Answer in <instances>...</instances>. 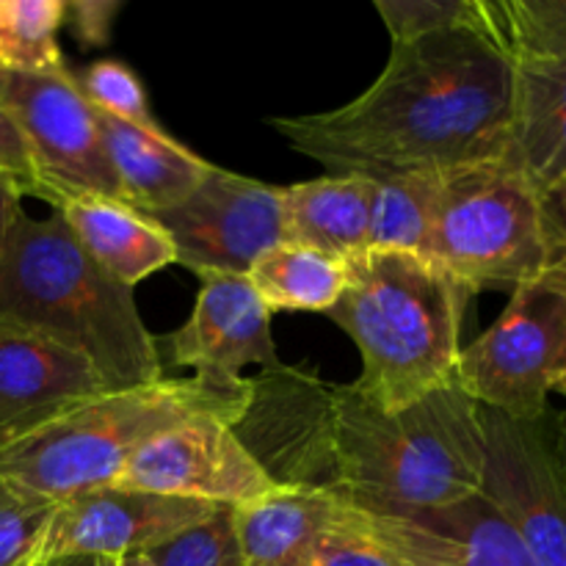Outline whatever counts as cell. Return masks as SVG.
Listing matches in <instances>:
<instances>
[{
  "mask_svg": "<svg viewBox=\"0 0 566 566\" xmlns=\"http://www.w3.org/2000/svg\"><path fill=\"white\" fill-rule=\"evenodd\" d=\"M232 429L276 484L318 490L357 512H431L484 486L481 407L459 385L392 412L357 381L332 385L280 365L249 379Z\"/></svg>",
  "mask_w": 566,
  "mask_h": 566,
  "instance_id": "obj_1",
  "label": "cell"
},
{
  "mask_svg": "<svg viewBox=\"0 0 566 566\" xmlns=\"http://www.w3.org/2000/svg\"><path fill=\"white\" fill-rule=\"evenodd\" d=\"M514 72L481 25L392 42L381 75L352 103L269 125L329 175H448L506 155Z\"/></svg>",
  "mask_w": 566,
  "mask_h": 566,
  "instance_id": "obj_2",
  "label": "cell"
},
{
  "mask_svg": "<svg viewBox=\"0 0 566 566\" xmlns=\"http://www.w3.org/2000/svg\"><path fill=\"white\" fill-rule=\"evenodd\" d=\"M0 326L42 335L86 357L114 390L164 379L158 340L133 287L105 274L55 210H22L0 247Z\"/></svg>",
  "mask_w": 566,
  "mask_h": 566,
  "instance_id": "obj_3",
  "label": "cell"
},
{
  "mask_svg": "<svg viewBox=\"0 0 566 566\" xmlns=\"http://www.w3.org/2000/svg\"><path fill=\"white\" fill-rule=\"evenodd\" d=\"M346 269V291L326 315L357 343L359 390L398 412L457 385L473 293L420 254L368 252Z\"/></svg>",
  "mask_w": 566,
  "mask_h": 566,
  "instance_id": "obj_4",
  "label": "cell"
},
{
  "mask_svg": "<svg viewBox=\"0 0 566 566\" xmlns=\"http://www.w3.org/2000/svg\"><path fill=\"white\" fill-rule=\"evenodd\" d=\"M247 403L249 392H216L193 376L111 390L48 429L0 448V484L42 503L103 490L164 431L205 415L235 426Z\"/></svg>",
  "mask_w": 566,
  "mask_h": 566,
  "instance_id": "obj_5",
  "label": "cell"
},
{
  "mask_svg": "<svg viewBox=\"0 0 566 566\" xmlns=\"http://www.w3.org/2000/svg\"><path fill=\"white\" fill-rule=\"evenodd\" d=\"M564 235L551 202L509 155L442 175L426 260L464 291H514L553 263Z\"/></svg>",
  "mask_w": 566,
  "mask_h": 566,
  "instance_id": "obj_6",
  "label": "cell"
},
{
  "mask_svg": "<svg viewBox=\"0 0 566 566\" xmlns=\"http://www.w3.org/2000/svg\"><path fill=\"white\" fill-rule=\"evenodd\" d=\"M564 368L566 235L553 263L514 287L495 324L462 348L457 385L479 407L528 420L545 412L547 396L556 392Z\"/></svg>",
  "mask_w": 566,
  "mask_h": 566,
  "instance_id": "obj_7",
  "label": "cell"
},
{
  "mask_svg": "<svg viewBox=\"0 0 566 566\" xmlns=\"http://www.w3.org/2000/svg\"><path fill=\"white\" fill-rule=\"evenodd\" d=\"M514 72L506 155L551 197L566 177V0H486Z\"/></svg>",
  "mask_w": 566,
  "mask_h": 566,
  "instance_id": "obj_8",
  "label": "cell"
},
{
  "mask_svg": "<svg viewBox=\"0 0 566 566\" xmlns=\"http://www.w3.org/2000/svg\"><path fill=\"white\" fill-rule=\"evenodd\" d=\"M0 103L25 142L39 199L61 205L81 197L119 199L114 166L99 136L97 111L70 70H0Z\"/></svg>",
  "mask_w": 566,
  "mask_h": 566,
  "instance_id": "obj_9",
  "label": "cell"
},
{
  "mask_svg": "<svg viewBox=\"0 0 566 566\" xmlns=\"http://www.w3.org/2000/svg\"><path fill=\"white\" fill-rule=\"evenodd\" d=\"M484 492L514 525L539 566H566V457L553 409L517 420L481 407Z\"/></svg>",
  "mask_w": 566,
  "mask_h": 566,
  "instance_id": "obj_10",
  "label": "cell"
},
{
  "mask_svg": "<svg viewBox=\"0 0 566 566\" xmlns=\"http://www.w3.org/2000/svg\"><path fill=\"white\" fill-rule=\"evenodd\" d=\"M149 219L175 247V265L202 274L247 276L254 260L287 241L285 188L213 166L188 199Z\"/></svg>",
  "mask_w": 566,
  "mask_h": 566,
  "instance_id": "obj_11",
  "label": "cell"
},
{
  "mask_svg": "<svg viewBox=\"0 0 566 566\" xmlns=\"http://www.w3.org/2000/svg\"><path fill=\"white\" fill-rule=\"evenodd\" d=\"M111 486L235 509L280 490L232 423L205 415L155 437Z\"/></svg>",
  "mask_w": 566,
  "mask_h": 566,
  "instance_id": "obj_12",
  "label": "cell"
},
{
  "mask_svg": "<svg viewBox=\"0 0 566 566\" xmlns=\"http://www.w3.org/2000/svg\"><path fill=\"white\" fill-rule=\"evenodd\" d=\"M199 282L191 315L166 337L171 363L191 368L193 379L210 390L241 396L249 392L243 368L276 370L282 365L271 337V313L247 276L202 274Z\"/></svg>",
  "mask_w": 566,
  "mask_h": 566,
  "instance_id": "obj_13",
  "label": "cell"
},
{
  "mask_svg": "<svg viewBox=\"0 0 566 566\" xmlns=\"http://www.w3.org/2000/svg\"><path fill=\"white\" fill-rule=\"evenodd\" d=\"M219 509L224 506L119 486L83 492L53 506L39 562L61 556L125 558L147 553L180 531L205 523Z\"/></svg>",
  "mask_w": 566,
  "mask_h": 566,
  "instance_id": "obj_14",
  "label": "cell"
},
{
  "mask_svg": "<svg viewBox=\"0 0 566 566\" xmlns=\"http://www.w3.org/2000/svg\"><path fill=\"white\" fill-rule=\"evenodd\" d=\"M348 512L396 566H539L484 492L431 512Z\"/></svg>",
  "mask_w": 566,
  "mask_h": 566,
  "instance_id": "obj_15",
  "label": "cell"
},
{
  "mask_svg": "<svg viewBox=\"0 0 566 566\" xmlns=\"http://www.w3.org/2000/svg\"><path fill=\"white\" fill-rule=\"evenodd\" d=\"M114 387L81 354L0 326V448L14 446Z\"/></svg>",
  "mask_w": 566,
  "mask_h": 566,
  "instance_id": "obj_16",
  "label": "cell"
},
{
  "mask_svg": "<svg viewBox=\"0 0 566 566\" xmlns=\"http://www.w3.org/2000/svg\"><path fill=\"white\" fill-rule=\"evenodd\" d=\"M99 136L119 182L122 202L138 213H160L193 193L213 164L199 158L164 127H138L97 111Z\"/></svg>",
  "mask_w": 566,
  "mask_h": 566,
  "instance_id": "obj_17",
  "label": "cell"
},
{
  "mask_svg": "<svg viewBox=\"0 0 566 566\" xmlns=\"http://www.w3.org/2000/svg\"><path fill=\"white\" fill-rule=\"evenodd\" d=\"M340 503L307 486H285L232 509L243 566H315Z\"/></svg>",
  "mask_w": 566,
  "mask_h": 566,
  "instance_id": "obj_18",
  "label": "cell"
},
{
  "mask_svg": "<svg viewBox=\"0 0 566 566\" xmlns=\"http://www.w3.org/2000/svg\"><path fill=\"white\" fill-rule=\"evenodd\" d=\"M379 182L365 175H329L285 188L287 241L340 263L370 252Z\"/></svg>",
  "mask_w": 566,
  "mask_h": 566,
  "instance_id": "obj_19",
  "label": "cell"
},
{
  "mask_svg": "<svg viewBox=\"0 0 566 566\" xmlns=\"http://www.w3.org/2000/svg\"><path fill=\"white\" fill-rule=\"evenodd\" d=\"M59 213L83 252L122 285L133 287L177 263L164 227L119 199L81 197Z\"/></svg>",
  "mask_w": 566,
  "mask_h": 566,
  "instance_id": "obj_20",
  "label": "cell"
},
{
  "mask_svg": "<svg viewBox=\"0 0 566 566\" xmlns=\"http://www.w3.org/2000/svg\"><path fill=\"white\" fill-rule=\"evenodd\" d=\"M247 280L265 304L269 313H329L343 296L348 269L340 260L304 247L296 241H282L265 249Z\"/></svg>",
  "mask_w": 566,
  "mask_h": 566,
  "instance_id": "obj_21",
  "label": "cell"
},
{
  "mask_svg": "<svg viewBox=\"0 0 566 566\" xmlns=\"http://www.w3.org/2000/svg\"><path fill=\"white\" fill-rule=\"evenodd\" d=\"M442 175L379 177L370 252L426 254Z\"/></svg>",
  "mask_w": 566,
  "mask_h": 566,
  "instance_id": "obj_22",
  "label": "cell"
},
{
  "mask_svg": "<svg viewBox=\"0 0 566 566\" xmlns=\"http://www.w3.org/2000/svg\"><path fill=\"white\" fill-rule=\"evenodd\" d=\"M64 14V0H0V70H64L59 48Z\"/></svg>",
  "mask_w": 566,
  "mask_h": 566,
  "instance_id": "obj_23",
  "label": "cell"
},
{
  "mask_svg": "<svg viewBox=\"0 0 566 566\" xmlns=\"http://www.w3.org/2000/svg\"><path fill=\"white\" fill-rule=\"evenodd\" d=\"M376 11L390 44L484 22V0H376Z\"/></svg>",
  "mask_w": 566,
  "mask_h": 566,
  "instance_id": "obj_24",
  "label": "cell"
},
{
  "mask_svg": "<svg viewBox=\"0 0 566 566\" xmlns=\"http://www.w3.org/2000/svg\"><path fill=\"white\" fill-rule=\"evenodd\" d=\"M83 97L94 111L108 114L114 119L130 122L138 127H160L149 108L144 83L136 72L116 59H99L88 64L81 75H75Z\"/></svg>",
  "mask_w": 566,
  "mask_h": 566,
  "instance_id": "obj_25",
  "label": "cell"
},
{
  "mask_svg": "<svg viewBox=\"0 0 566 566\" xmlns=\"http://www.w3.org/2000/svg\"><path fill=\"white\" fill-rule=\"evenodd\" d=\"M147 556L155 566H243L232 531V509H219L205 523L155 545Z\"/></svg>",
  "mask_w": 566,
  "mask_h": 566,
  "instance_id": "obj_26",
  "label": "cell"
},
{
  "mask_svg": "<svg viewBox=\"0 0 566 566\" xmlns=\"http://www.w3.org/2000/svg\"><path fill=\"white\" fill-rule=\"evenodd\" d=\"M55 503L31 501L0 484V566H33Z\"/></svg>",
  "mask_w": 566,
  "mask_h": 566,
  "instance_id": "obj_27",
  "label": "cell"
},
{
  "mask_svg": "<svg viewBox=\"0 0 566 566\" xmlns=\"http://www.w3.org/2000/svg\"><path fill=\"white\" fill-rule=\"evenodd\" d=\"M315 566H396L392 558L354 523L352 512L340 503L335 525L321 542Z\"/></svg>",
  "mask_w": 566,
  "mask_h": 566,
  "instance_id": "obj_28",
  "label": "cell"
},
{
  "mask_svg": "<svg viewBox=\"0 0 566 566\" xmlns=\"http://www.w3.org/2000/svg\"><path fill=\"white\" fill-rule=\"evenodd\" d=\"M0 177L14 182L22 197H39V180L28 158L25 142L3 103H0Z\"/></svg>",
  "mask_w": 566,
  "mask_h": 566,
  "instance_id": "obj_29",
  "label": "cell"
},
{
  "mask_svg": "<svg viewBox=\"0 0 566 566\" xmlns=\"http://www.w3.org/2000/svg\"><path fill=\"white\" fill-rule=\"evenodd\" d=\"M64 22H70L75 36L81 39L83 48H103L111 39V25H114L116 11L122 9L114 0H75L64 3Z\"/></svg>",
  "mask_w": 566,
  "mask_h": 566,
  "instance_id": "obj_30",
  "label": "cell"
},
{
  "mask_svg": "<svg viewBox=\"0 0 566 566\" xmlns=\"http://www.w3.org/2000/svg\"><path fill=\"white\" fill-rule=\"evenodd\" d=\"M20 213H22V191L11 180L0 177V247H3L6 232H9V227L14 224V219Z\"/></svg>",
  "mask_w": 566,
  "mask_h": 566,
  "instance_id": "obj_31",
  "label": "cell"
},
{
  "mask_svg": "<svg viewBox=\"0 0 566 566\" xmlns=\"http://www.w3.org/2000/svg\"><path fill=\"white\" fill-rule=\"evenodd\" d=\"M119 558H103V556H61V558H48V562H39L33 566H116Z\"/></svg>",
  "mask_w": 566,
  "mask_h": 566,
  "instance_id": "obj_32",
  "label": "cell"
},
{
  "mask_svg": "<svg viewBox=\"0 0 566 566\" xmlns=\"http://www.w3.org/2000/svg\"><path fill=\"white\" fill-rule=\"evenodd\" d=\"M547 202H551V210L553 216H556V224L562 227V232L566 235V177L562 182H558L556 191L547 197Z\"/></svg>",
  "mask_w": 566,
  "mask_h": 566,
  "instance_id": "obj_33",
  "label": "cell"
},
{
  "mask_svg": "<svg viewBox=\"0 0 566 566\" xmlns=\"http://www.w3.org/2000/svg\"><path fill=\"white\" fill-rule=\"evenodd\" d=\"M553 426H556L558 446H562V451L566 457V412H553Z\"/></svg>",
  "mask_w": 566,
  "mask_h": 566,
  "instance_id": "obj_34",
  "label": "cell"
},
{
  "mask_svg": "<svg viewBox=\"0 0 566 566\" xmlns=\"http://www.w3.org/2000/svg\"><path fill=\"white\" fill-rule=\"evenodd\" d=\"M116 566H155L153 562H149L147 553H133V556H125L116 562Z\"/></svg>",
  "mask_w": 566,
  "mask_h": 566,
  "instance_id": "obj_35",
  "label": "cell"
},
{
  "mask_svg": "<svg viewBox=\"0 0 566 566\" xmlns=\"http://www.w3.org/2000/svg\"><path fill=\"white\" fill-rule=\"evenodd\" d=\"M556 392H562V396L566 398V368H564V376H562V381H558V387H556Z\"/></svg>",
  "mask_w": 566,
  "mask_h": 566,
  "instance_id": "obj_36",
  "label": "cell"
}]
</instances>
